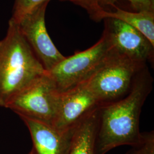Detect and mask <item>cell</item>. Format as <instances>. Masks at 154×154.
<instances>
[{"label": "cell", "instance_id": "obj_1", "mask_svg": "<svg viewBox=\"0 0 154 154\" xmlns=\"http://www.w3.org/2000/svg\"><path fill=\"white\" fill-rule=\"evenodd\" d=\"M152 88L153 78L146 66L126 95L99 107L95 154H106L118 146H131L139 142L142 109Z\"/></svg>", "mask_w": 154, "mask_h": 154}, {"label": "cell", "instance_id": "obj_2", "mask_svg": "<svg viewBox=\"0 0 154 154\" xmlns=\"http://www.w3.org/2000/svg\"><path fill=\"white\" fill-rule=\"evenodd\" d=\"M12 19L0 41V107L6 108L18 94L46 72Z\"/></svg>", "mask_w": 154, "mask_h": 154}, {"label": "cell", "instance_id": "obj_3", "mask_svg": "<svg viewBox=\"0 0 154 154\" xmlns=\"http://www.w3.org/2000/svg\"><path fill=\"white\" fill-rule=\"evenodd\" d=\"M112 50L109 36L103 31L95 44L88 49L65 57L47 72L58 92L60 94L65 93L87 82L104 65Z\"/></svg>", "mask_w": 154, "mask_h": 154}, {"label": "cell", "instance_id": "obj_4", "mask_svg": "<svg viewBox=\"0 0 154 154\" xmlns=\"http://www.w3.org/2000/svg\"><path fill=\"white\" fill-rule=\"evenodd\" d=\"M146 63L133 61L112 48L109 57L85 84L101 105L121 99L132 87L138 73Z\"/></svg>", "mask_w": 154, "mask_h": 154}, {"label": "cell", "instance_id": "obj_5", "mask_svg": "<svg viewBox=\"0 0 154 154\" xmlns=\"http://www.w3.org/2000/svg\"><path fill=\"white\" fill-rule=\"evenodd\" d=\"M61 94L47 72L18 94L8 105L20 117L53 125Z\"/></svg>", "mask_w": 154, "mask_h": 154}, {"label": "cell", "instance_id": "obj_6", "mask_svg": "<svg viewBox=\"0 0 154 154\" xmlns=\"http://www.w3.org/2000/svg\"><path fill=\"white\" fill-rule=\"evenodd\" d=\"M49 2L36 6L17 22L20 32L46 72L65 58L53 44L46 29L45 13Z\"/></svg>", "mask_w": 154, "mask_h": 154}, {"label": "cell", "instance_id": "obj_7", "mask_svg": "<svg viewBox=\"0 0 154 154\" xmlns=\"http://www.w3.org/2000/svg\"><path fill=\"white\" fill-rule=\"evenodd\" d=\"M103 20L104 31L118 53L140 63L153 61L154 46L142 33L116 18H106Z\"/></svg>", "mask_w": 154, "mask_h": 154}, {"label": "cell", "instance_id": "obj_8", "mask_svg": "<svg viewBox=\"0 0 154 154\" xmlns=\"http://www.w3.org/2000/svg\"><path fill=\"white\" fill-rule=\"evenodd\" d=\"M101 106L85 83L61 94L58 110L53 126L62 131L72 130Z\"/></svg>", "mask_w": 154, "mask_h": 154}, {"label": "cell", "instance_id": "obj_9", "mask_svg": "<svg viewBox=\"0 0 154 154\" xmlns=\"http://www.w3.org/2000/svg\"><path fill=\"white\" fill-rule=\"evenodd\" d=\"M20 118L29 131L35 154H68L74 128L62 131L41 122Z\"/></svg>", "mask_w": 154, "mask_h": 154}, {"label": "cell", "instance_id": "obj_10", "mask_svg": "<svg viewBox=\"0 0 154 154\" xmlns=\"http://www.w3.org/2000/svg\"><path fill=\"white\" fill-rule=\"evenodd\" d=\"M99 108L84 118L74 128L68 154H95Z\"/></svg>", "mask_w": 154, "mask_h": 154}, {"label": "cell", "instance_id": "obj_11", "mask_svg": "<svg viewBox=\"0 0 154 154\" xmlns=\"http://www.w3.org/2000/svg\"><path fill=\"white\" fill-rule=\"evenodd\" d=\"M116 11L103 12V20L112 18L125 22L136 29L148 39L154 46V13L137 11L130 12L122 10L115 5Z\"/></svg>", "mask_w": 154, "mask_h": 154}, {"label": "cell", "instance_id": "obj_12", "mask_svg": "<svg viewBox=\"0 0 154 154\" xmlns=\"http://www.w3.org/2000/svg\"><path fill=\"white\" fill-rule=\"evenodd\" d=\"M126 154H154V132H142L137 143L132 146Z\"/></svg>", "mask_w": 154, "mask_h": 154}, {"label": "cell", "instance_id": "obj_13", "mask_svg": "<svg viewBox=\"0 0 154 154\" xmlns=\"http://www.w3.org/2000/svg\"><path fill=\"white\" fill-rule=\"evenodd\" d=\"M74 4L82 7L88 13L91 19L95 22L103 20L105 10L99 4V0H68Z\"/></svg>", "mask_w": 154, "mask_h": 154}, {"label": "cell", "instance_id": "obj_14", "mask_svg": "<svg viewBox=\"0 0 154 154\" xmlns=\"http://www.w3.org/2000/svg\"><path fill=\"white\" fill-rule=\"evenodd\" d=\"M50 0H15L11 19L17 22L22 17L36 6ZM68 1V0H61Z\"/></svg>", "mask_w": 154, "mask_h": 154}, {"label": "cell", "instance_id": "obj_15", "mask_svg": "<svg viewBox=\"0 0 154 154\" xmlns=\"http://www.w3.org/2000/svg\"><path fill=\"white\" fill-rule=\"evenodd\" d=\"M118 0H99V4L103 8L106 6H114ZM131 3L137 11L154 13V0H127Z\"/></svg>", "mask_w": 154, "mask_h": 154}, {"label": "cell", "instance_id": "obj_16", "mask_svg": "<svg viewBox=\"0 0 154 154\" xmlns=\"http://www.w3.org/2000/svg\"><path fill=\"white\" fill-rule=\"evenodd\" d=\"M35 154V153H34V151H33V149H31V151L28 153V154Z\"/></svg>", "mask_w": 154, "mask_h": 154}]
</instances>
